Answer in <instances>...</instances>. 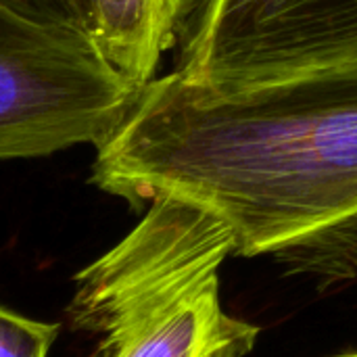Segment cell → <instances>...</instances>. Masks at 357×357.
<instances>
[{"mask_svg": "<svg viewBox=\"0 0 357 357\" xmlns=\"http://www.w3.org/2000/svg\"><path fill=\"white\" fill-rule=\"evenodd\" d=\"M178 69L243 88L357 63V0H192Z\"/></svg>", "mask_w": 357, "mask_h": 357, "instance_id": "cell-4", "label": "cell"}, {"mask_svg": "<svg viewBox=\"0 0 357 357\" xmlns=\"http://www.w3.org/2000/svg\"><path fill=\"white\" fill-rule=\"evenodd\" d=\"M343 357H357V354H351V356H343Z\"/></svg>", "mask_w": 357, "mask_h": 357, "instance_id": "cell-8", "label": "cell"}, {"mask_svg": "<svg viewBox=\"0 0 357 357\" xmlns=\"http://www.w3.org/2000/svg\"><path fill=\"white\" fill-rule=\"evenodd\" d=\"M59 324L40 322L0 305V357H48Z\"/></svg>", "mask_w": 357, "mask_h": 357, "instance_id": "cell-7", "label": "cell"}, {"mask_svg": "<svg viewBox=\"0 0 357 357\" xmlns=\"http://www.w3.org/2000/svg\"><path fill=\"white\" fill-rule=\"evenodd\" d=\"M138 90L92 42L0 10V161L96 149L121 126Z\"/></svg>", "mask_w": 357, "mask_h": 357, "instance_id": "cell-3", "label": "cell"}, {"mask_svg": "<svg viewBox=\"0 0 357 357\" xmlns=\"http://www.w3.org/2000/svg\"><path fill=\"white\" fill-rule=\"evenodd\" d=\"M230 255L232 234L213 213L155 197L117 245L73 276L69 328L94 339L86 357H247L259 328L220 299Z\"/></svg>", "mask_w": 357, "mask_h": 357, "instance_id": "cell-2", "label": "cell"}, {"mask_svg": "<svg viewBox=\"0 0 357 357\" xmlns=\"http://www.w3.org/2000/svg\"><path fill=\"white\" fill-rule=\"evenodd\" d=\"M192 0H94L100 56L128 82L142 88L182 31Z\"/></svg>", "mask_w": 357, "mask_h": 357, "instance_id": "cell-5", "label": "cell"}, {"mask_svg": "<svg viewBox=\"0 0 357 357\" xmlns=\"http://www.w3.org/2000/svg\"><path fill=\"white\" fill-rule=\"evenodd\" d=\"M0 10L31 25L94 44V0H0Z\"/></svg>", "mask_w": 357, "mask_h": 357, "instance_id": "cell-6", "label": "cell"}, {"mask_svg": "<svg viewBox=\"0 0 357 357\" xmlns=\"http://www.w3.org/2000/svg\"><path fill=\"white\" fill-rule=\"evenodd\" d=\"M90 182L134 209L161 195L207 209L232 255L322 289L357 282V63L243 88L155 77Z\"/></svg>", "mask_w": 357, "mask_h": 357, "instance_id": "cell-1", "label": "cell"}]
</instances>
